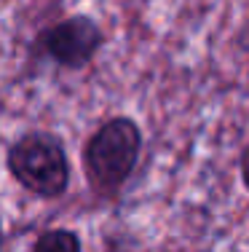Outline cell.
Returning <instances> with one entry per match:
<instances>
[{
  "mask_svg": "<svg viewBox=\"0 0 249 252\" xmlns=\"http://www.w3.org/2000/svg\"><path fill=\"white\" fill-rule=\"evenodd\" d=\"M142 156V131L134 118H108L83 145V169L91 188L110 196L132 177Z\"/></svg>",
  "mask_w": 249,
  "mask_h": 252,
  "instance_id": "obj_1",
  "label": "cell"
},
{
  "mask_svg": "<svg viewBox=\"0 0 249 252\" xmlns=\"http://www.w3.org/2000/svg\"><path fill=\"white\" fill-rule=\"evenodd\" d=\"M5 164L14 180L40 199H59L70 185V158L51 131H27L11 142Z\"/></svg>",
  "mask_w": 249,
  "mask_h": 252,
  "instance_id": "obj_2",
  "label": "cell"
},
{
  "mask_svg": "<svg viewBox=\"0 0 249 252\" xmlns=\"http://www.w3.org/2000/svg\"><path fill=\"white\" fill-rule=\"evenodd\" d=\"M105 46V32L91 16L75 14L46 27L35 38V49L64 70H81Z\"/></svg>",
  "mask_w": 249,
  "mask_h": 252,
  "instance_id": "obj_3",
  "label": "cell"
},
{
  "mask_svg": "<svg viewBox=\"0 0 249 252\" xmlns=\"http://www.w3.org/2000/svg\"><path fill=\"white\" fill-rule=\"evenodd\" d=\"M32 252H83L81 236L70 228H49L35 239Z\"/></svg>",
  "mask_w": 249,
  "mask_h": 252,
  "instance_id": "obj_4",
  "label": "cell"
},
{
  "mask_svg": "<svg viewBox=\"0 0 249 252\" xmlns=\"http://www.w3.org/2000/svg\"><path fill=\"white\" fill-rule=\"evenodd\" d=\"M239 169H241V180H244V185H247V190H249V145L244 148V153H241Z\"/></svg>",
  "mask_w": 249,
  "mask_h": 252,
  "instance_id": "obj_5",
  "label": "cell"
},
{
  "mask_svg": "<svg viewBox=\"0 0 249 252\" xmlns=\"http://www.w3.org/2000/svg\"><path fill=\"white\" fill-rule=\"evenodd\" d=\"M3 242H5V233H3V220H0V250H3Z\"/></svg>",
  "mask_w": 249,
  "mask_h": 252,
  "instance_id": "obj_6",
  "label": "cell"
}]
</instances>
